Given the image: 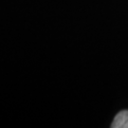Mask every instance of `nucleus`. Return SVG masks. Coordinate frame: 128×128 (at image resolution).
<instances>
[{"label":"nucleus","instance_id":"f257e3e1","mask_svg":"<svg viewBox=\"0 0 128 128\" xmlns=\"http://www.w3.org/2000/svg\"><path fill=\"white\" fill-rule=\"evenodd\" d=\"M112 128H128V110H122L116 115L111 124Z\"/></svg>","mask_w":128,"mask_h":128}]
</instances>
